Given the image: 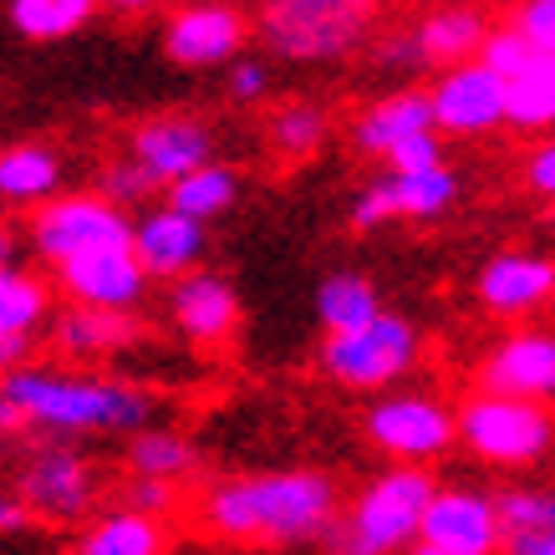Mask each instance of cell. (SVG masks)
Segmentation results:
<instances>
[{
	"instance_id": "cell-1",
	"label": "cell",
	"mask_w": 555,
	"mask_h": 555,
	"mask_svg": "<svg viewBox=\"0 0 555 555\" xmlns=\"http://www.w3.org/2000/svg\"><path fill=\"white\" fill-rule=\"evenodd\" d=\"M199 520L219 540H326L341 520V500L321 469L250 474L209 489Z\"/></svg>"
},
{
	"instance_id": "cell-2",
	"label": "cell",
	"mask_w": 555,
	"mask_h": 555,
	"mask_svg": "<svg viewBox=\"0 0 555 555\" xmlns=\"http://www.w3.org/2000/svg\"><path fill=\"white\" fill-rule=\"evenodd\" d=\"M0 398L47 434H138L153 418V398L143 387L98 372L36 367V362L5 372Z\"/></svg>"
},
{
	"instance_id": "cell-3",
	"label": "cell",
	"mask_w": 555,
	"mask_h": 555,
	"mask_svg": "<svg viewBox=\"0 0 555 555\" xmlns=\"http://www.w3.org/2000/svg\"><path fill=\"white\" fill-rule=\"evenodd\" d=\"M438 479L428 469H383L362 485L347 520L326 530L332 555H398L418 545V520L434 500Z\"/></svg>"
},
{
	"instance_id": "cell-4",
	"label": "cell",
	"mask_w": 555,
	"mask_h": 555,
	"mask_svg": "<svg viewBox=\"0 0 555 555\" xmlns=\"http://www.w3.org/2000/svg\"><path fill=\"white\" fill-rule=\"evenodd\" d=\"M454 443L494 469H535L551 454V408L474 392L454 413Z\"/></svg>"
},
{
	"instance_id": "cell-5",
	"label": "cell",
	"mask_w": 555,
	"mask_h": 555,
	"mask_svg": "<svg viewBox=\"0 0 555 555\" xmlns=\"http://www.w3.org/2000/svg\"><path fill=\"white\" fill-rule=\"evenodd\" d=\"M372 11L362 0H275L260 11V41L281 62H332L367 36Z\"/></svg>"
},
{
	"instance_id": "cell-6",
	"label": "cell",
	"mask_w": 555,
	"mask_h": 555,
	"mask_svg": "<svg viewBox=\"0 0 555 555\" xmlns=\"http://www.w3.org/2000/svg\"><path fill=\"white\" fill-rule=\"evenodd\" d=\"M423 357V337L408 317L383 311L377 321H367L362 332L347 337H326L321 341V367L337 387L352 392H387V387L408 377Z\"/></svg>"
},
{
	"instance_id": "cell-7",
	"label": "cell",
	"mask_w": 555,
	"mask_h": 555,
	"mask_svg": "<svg viewBox=\"0 0 555 555\" xmlns=\"http://www.w3.org/2000/svg\"><path fill=\"white\" fill-rule=\"evenodd\" d=\"M133 240V215L113 209L98 194H56V199L36 204L31 215V245L47 266H72L82 255L102 250H128Z\"/></svg>"
},
{
	"instance_id": "cell-8",
	"label": "cell",
	"mask_w": 555,
	"mask_h": 555,
	"mask_svg": "<svg viewBox=\"0 0 555 555\" xmlns=\"http://www.w3.org/2000/svg\"><path fill=\"white\" fill-rule=\"evenodd\" d=\"M367 438L403 469H423L428 459L454 449V408L438 403L434 392H383L362 418Z\"/></svg>"
},
{
	"instance_id": "cell-9",
	"label": "cell",
	"mask_w": 555,
	"mask_h": 555,
	"mask_svg": "<svg viewBox=\"0 0 555 555\" xmlns=\"http://www.w3.org/2000/svg\"><path fill=\"white\" fill-rule=\"evenodd\" d=\"M16 500L26 505L31 520L36 515L56 525L87 520L98 505V469H92V459L67 449V443H47V449H36L26 474H21Z\"/></svg>"
},
{
	"instance_id": "cell-10",
	"label": "cell",
	"mask_w": 555,
	"mask_h": 555,
	"mask_svg": "<svg viewBox=\"0 0 555 555\" xmlns=\"http://www.w3.org/2000/svg\"><path fill=\"white\" fill-rule=\"evenodd\" d=\"M128 164L143 169L153 189H169L204 164H215V133L189 113H158L128 133Z\"/></svg>"
},
{
	"instance_id": "cell-11",
	"label": "cell",
	"mask_w": 555,
	"mask_h": 555,
	"mask_svg": "<svg viewBox=\"0 0 555 555\" xmlns=\"http://www.w3.org/2000/svg\"><path fill=\"white\" fill-rule=\"evenodd\" d=\"M500 520H494V505L489 494L464 485L434 489V500L418 520V545L443 555H494L500 551Z\"/></svg>"
},
{
	"instance_id": "cell-12",
	"label": "cell",
	"mask_w": 555,
	"mask_h": 555,
	"mask_svg": "<svg viewBox=\"0 0 555 555\" xmlns=\"http://www.w3.org/2000/svg\"><path fill=\"white\" fill-rule=\"evenodd\" d=\"M428 113H434V133L479 138L494 133L505 122V82L485 72L479 62L449 67L428 92Z\"/></svg>"
},
{
	"instance_id": "cell-13",
	"label": "cell",
	"mask_w": 555,
	"mask_h": 555,
	"mask_svg": "<svg viewBox=\"0 0 555 555\" xmlns=\"http://www.w3.org/2000/svg\"><path fill=\"white\" fill-rule=\"evenodd\" d=\"M250 41L240 5H184L164 21V56L173 67H219Z\"/></svg>"
},
{
	"instance_id": "cell-14",
	"label": "cell",
	"mask_w": 555,
	"mask_h": 555,
	"mask_svg": "<svg viewBox=\"0 0 555 555\" xmlns=\"http://www.w3.org/2000/svg\"><path fill=\"white\" fill-rule=\"evenodd\" d=\"M479 392L489 398H520V403H551L555 392V341L551 332H515L479 367Z\"/></svg>"
},
{
	"instance_id": "cell-15",
	"label": "cell",
	"mask_w": 555,
	"mask_h": 555,
	"mask_svg": "<svg viewBox=\"0 0 555 555\" xmlns=\"http://www.w3.org/2000/svg\"><path fill=\"white\" fill-rule=\"evenodd\" d=\"M204 245H209V230L194 224V219L173 215V209H149V215L133 219V240H128V250H133L138 270L149 275V281H184L194 275V266L204 260Z\"/></svg>"
},
{
	"instance_id": "cell-16",
	"label": "cell",
	"mask_w": 555,
	"mask_h": 555,
	"mask_svg": "<svg viewBox=\"0 0 555 555\" xmlns=\"http://www.w3.org/2000/svg\"><path fill=\"white\" fill-rule=\"evenodd\" d=\"M56 281L72 296V306H87V311H128V317H138V306L149 296V275L138 270L133 250L82 255V260L56 270Z\"/></svg>"
},
{
	"instance_id": "cell-17",
	"label": "cell",
	"mask_w": 555,
	"mask_h": 555,
	"mask_svg": "<svg viewBox=\"0 0 555 555\" xmlns=\"http://www.w3.org/2000/svg\"><path fill=\"white\" fill-rule=\"evenodd\" d=\"M169 317L194 347H219L240 332V296L224 275L194 270L169 286Z\"/></svg>"
},
{
	"instance_id": "cell-18",
	"label": "cell",
	"mask_w": 555,
	"mask_h": 555,
	"mask_svg": "<svg viewBox=\"0 0 555 555\" xmlns=\"http://www.w3.org/2000/svg\"><path fill=\"white\" fill-rule=\"evenodd\" d=\"M479 306L489 317H530L540 306L551 301L555 291V266L545 255H530V250H500L479 270Z\"/></svg>"
},
{
	"instance_id": "cell-19",
	"label": "cell",
	"mask_w": 555,
	"mask_h": 555,
	"mask_svg": "<svg viewBox=\"0 0 555 555\" xmlns=\"http://www.w3.org/2000/svg\"><path fill=\"white\" fill-rule=\"evenodd\" d=\"M51 321V286L36 270H0V377L26 367L31 337Z\"/></svg>"
},
{
	"instance_id": "cell-20",
	"label": "cell",
	"mask_w": 555,
	"mask_h": 555,
	"mask_svg": "<svg viewBox=\"0 0 555 555\" xmlns=\"http://www.w3.org/2000/svg\"><path fill=\"white\" fill-rule=\"evenodd\" d=\"M418 133H434L428 92H418V87H398V92L367 102L352 122V143L362 153H372V158H387L403 138H418Z\"/></svg>"
},
{
	"instance_id": "cell-21",
	"label": "cell",
	"mask_w": 555,
	"mask_h": 555,
	"mask_svg": "<svg viewBox=\"0 0 555 555\" xmlns=\"http://www.w3.org/2000/svg\"><path fill=\"white\" fill-rule=\"evenodd\" d=\"M51 337H56V352L77 357V362H98V357L128 352L143 337V321L128 317V311H87V306H67L51 321Z\"/></svg>"
},
{
	"instance_id": "cell-22",
	"label": "cell",
	"mask_w": 555,
	"mask_h": 555,
	"mask_svg": "<svg viewBox=\"0 0 555 555\" xmlns=\"http://www.w3.org/2000/svg\"><path fill=\"white\" fill-rule=\"evenodd\" d=\"M489 21L485 11H474V5H438L428 16L413 26V51H418V62L428 67H464L479 56V41H485Z\"/></svg>"
},
{
	"instance_id": "cell-23",
	"label": "cell",
	"mask_w": 555,
	"mask_h": 555,
	"mask_svg": "<svg viewBox=\"0 0 555 555\" xmlns=\"http://www.w3.org/2000/svg\"><path fill=\"white\" fill-rule=\"evenodd\" d=\"M72 555H169V530H164V520L113 509V515L87 525Z\"/></svg>"
},
{
	"instance_id": "cell-24",
	"label": "cell",
	"mask_w": 555,
	"mask_h": 555,
	"mask_svg": "<svg viewBox=\"0 0 555 555\" xmlns=\"http://www.w3.org/2000/svg\"><path fill=\"white\" fill-rule=\"evenodd\" d=\"M317 317L326 326V337H347V332H362L367 321L383 317V296H377V286H372L367 275L337 270L317 291Z\"/></svg>"
},
{
	"instance_id": "cell-25",
	"label": "cell",
	"mask_w": 555,
	"mask_h": 555,
	"mask_svg": "<svg viewBox=\"0 0 555 555\" xmlns=\"http://www.w3.org/2000/svg\"><path fill=\"white\" fill-rule=\"evenodd\" d=\"M62 184V158L47 143H11L0 149V199L11 204H47Z\"/></svg>"
},
{
	"instance_id": "cell-26",
	"label": "cell",
	"mask_w": 555,
	"mask_h": 555,
	"mask_svg": "<svg viewBox=\"0 0 555 555\" xmlns=\"http://www.w3.org/2000/svg\"><path fill=\"white\" fill-rule=\"evenodd\" d=\"M235 199H240V169L235 164H204V169H194L189 179L169 184L164 209L194 219V224H209V219H219L224 209H235Z\"/></svg>"
},
{
	"instance_id": "cell-27",
	"label": "cell",
	"mask_w": 555,
	"mask_h": 555,
	"mask_svg": "<svg viewBox=\"0 0 555 555\" xmlns=\"http://www.w3.org/2000/svg\"><path fill=\"white\" fill-rule=\"evenodd\" d=\"M194 464H199V449L184 434H173V428H138L128 438V469H133V479H164V485H173Z\"/></svg>"
},
{
	"instance_id": "cell-28",
	"label": "cell",
	"mask_w": 555,
	"mask_h": 555,
	"mask_svg": "<svg viewBox=\"0 0 555 555\" xmlns=\"http://www.w3.org/2000/svg\"><path fill=\"white\" fill-rule=\"evenodd\" d=\"M92 16H98L92 0H11V5H5L11 31H21L26 41H62V36H77Z\"/></svg>"
},
{
	"instance_id": "cell-29",
	"label": "cell",
	"mask_w": 555,
	"mask_h": 555,
	"mask_svg": "<svg viewBox=\"0 0 555 555\" xmlns=\"http://www.w3.org/2000/svg\"><path fill=\"white\" fill-rule=\"evenodd\" d=\"M551 118H555V56L535 62L515 82H505V122H515L525 133H540V128H551Z\"/></svg>"
},
{
	"instance_id": "cell-30",
	"label": "cell",
	"mask_w": 555,
	"mask_h": 555,
	"mask_svg": "<svg viewBox=\"0 0 555 555\" xmlns=\"http://www.w3.org/2000/svg\"><path fill=\"white\" fill-rule=\"evenodd\" d=\"M500 535H555V500L540 485H509L489 494Z\"/></svg>"
},
{
	"instance_id": "cell-31",
	"label": "cell",
	"mask_w": 555,
	"mask_h": 555,
	"mask_svg": "<svg viewBox=\"0 0 555 555\" xmlns=\"http://www.w3.org/2000/svg\"><path fill=\"white\" fill-rule=\"evenodd\" d=\"M326 133H332V118H326V107H317V102H286L270 118V149L281 153V158H291V164L311 158L326 143Z\"/></svg>"
},
{
	"instance_id": "cell-32",
	"label": "cell",
	"mask_w": 555,
	"mask_h": 555,
	"mask_svg": "<svg viewBox=\"0 0 555 555\" xmlns=\"http://www.w3.org/2000/svg\"><path fill=\"white\" fill-rule=\"evenodd\" d=\"M392 189V215L408 219H438L459 199V173L449 164H438L428 173H408V179H387Z\"/></svg>"
},
{
	"instance_id": "cell-33",
	"label": "cell",
	"mask_w": 555,
	"mask_h": 555,
	"mask_svg": "<svg viewBox=\"0 0 555 555\" xmlns=\"http://www.w3.org/2000/svg\"><path fill=\"white\" fill-rule=\"evenodd\" d=\"M474 62H479L485 72H494L500 82H515V77H525V72L535 67V62H551V56L530 47V41H525L515 26H489Z\"/></svg>"
},
{
	"instance_id": "cell-34",
	"label": "cell",
	"mask_w": 555,
	"mask_h": 555,
	"mask_svg": "<svg viewBox=\"0 0 555 555\" xmlns=\"http://www.w3.org/2000/svg\"><path fill=\"white\" fill-rule=\"evenodd\" d=\"M149 194H153V184L143 179V169H133V164H128V158L107 164V169H102V179H98V199H107L113 209H122V215H128V209H138Z\"/></svg>"
},
{
	"instance_id": "cell-35",
	"label": "cell",
	"mask_w": 555,
	"mask_h": 555,
	"mask_svg": "<svg viewBox=\"0 0 555 555\" xmlns=\"http://www.w3.org/2000/svg\"><path fill=\"white\" fill-rule=\"evenodd\" d=\"M443 164V138L438 133H418V138H403L398 149L387 153V169L392 179H408V173H428Z\"/></svg>"
},
{
	"instance_id": "cell-36",
	"label": "cell",
	"mask_w": 555,
	"mask_h": 555,
	"mask_svg": "<svg viewBox=\"0 0 555 555\" xmlns=\"http://www.w3.org/2000/svg\"><path fill=\"white\" fill-rule=\"evenodd\" d=\"M122 505L133 509V515L164 520V515L179 505V489L164 485V479H128V489H122Z\"/></svg>"
},
{
	"instance_id": "cell-37",
	"label": "cell",
	"mask_w": 555,
	"mask_h": 555,
	"mask_svg": "<svg viewBox=\"0 0 555 555\" xmlns=\"http://www.w3.org/2000/svg\"><path fill=\"white\" fill-rule=\"evenodd\" d=\"M509 26H515L535 51L555 56V5L551 0H530V5H520V16L509 21Z\"/></svg>"
},
{
	"instance_id": "cell-38",
	"label": "cell",
	"mask_w": 555,
	"mask_h": 555,
	"mask_svg": "<svg viewBox=\"0 0 555 555\" xmlns=\"http://www.w3.org/2000/svg\"><path fill=\"white\" fill-rule=\"evenodd\" d=\"M270 92V67L260 56H240L230 62V98L235 102H260Z\"/></svg>"
},
{
	"instance_id": "cell-39",
	"label": "cell",
	"mask_w": 555,
	"mask_h": 555,
	"mask_svg": "<svg viewBox=\"0 0 555 555\" xmlns=\"http://www.w3.org/2000/svg\"><path fill=\"white\" fill-rule=\"evenodd\" d=\"M387 219H392V189H387V179H377V184H367L362 194H357L352 224L357 230H377V224H387Z\"/></svg>"
},
{
	"instance_id": "cell-40",
	"label": "cell",
	"mask_w": 555,
	"mask_h": 555,
	"mask_svg": "<svg viewBox=\"0 0 555 555\" xmlns=\"http://www.w3.org/2000/svg\"><path fill=\"white\" fill-rule=\"evenodd\" d=\"M525 184L535 189V194H545V199L555 194V149L551 143L530 153V164H525Z\"/></svg>"
},
{
	"instance_id": "cell-41",
	"label": "cell",
	"mask_w": 555,
	"mask_h": 555,
	"mask_svg": "<svg viewBox=\"0 0 555 555\" xmlns=\"http://www.w3.org/2000/svg\"><path fill=\"white\" fill-rule=\"evenodd\" d=\"M377 56H387V62H392V67H423L418 62V51H413V36H387L383 47H377Z\"/></svg>"
},
{
	"instance_id": "cell-42",
	"label": "cell",
	"mask_w": 555,
	"mask_h": 555,
	"mask_svg": "<svg viewBox=\"0 0 555 555\" xmlns=\"http://www.w3.org/2000/svg\"><path fill=\"white\" fill-rule=\"evenodd\" d=\"M505 555H555V535H505Z\"/></svg>"
},
{
	"instance_id": "cell-43",
	"label": "cell",
	"mask_w": 555,
	"mask_h": 555,
	"mask_svg": "<svg viewBox=\"0 0 555 555\" xmlns=\"http://www.w3.org/2000/svg\"><path fill=\"white\" fill-rule=\"evenodd\" d=\"M26 525H31L26 505H21L16 494H0V535H16V530H26Z\"/></svg>"
},
{
	"instance_id": "cell-44",
	"label": "cell",
	"mask_w": 555,
	"mask_h": 555,
	"mask_svg": "<svg viewBox=\"0 0 555 555\" xmlns=\"http://www.w3.org/2000/svg\"><path fill=\"white\" fill-rule=\"evenodd\" d=\"M21 428H26V418H21L16 408H11L5 398H0V438H16Z\"/></svg>"
},
{
	"instance_id": "cell-45",
	"label": "cell",
	"mask_w": 555,
	"mask_h": 555,
	"mask_svg": "<svg viewBox=\"0 0 555 555\" xmlns=\"http://www.w3.org/2000/svg\"><path fill=\"white\" fill-rule=\"evenodd\" d=\"M0 270H16V230L0 224Z\"/></svg>"
},
{
	"instance_id": "cell-46",
	"label": "cell",
	"mask_w": 555,
	"mask_h": 555,
	"mask_svg": "<svg viewBox=\"0 0 555 555\" xmlns=\"http://www.w3.org/2000/svg\"><path fill=\"white\" fill-rule=\"evenodd\" d=\"M408 555H443V551H428V545H413V551Z\"/></svg>"
}]
</instances>
